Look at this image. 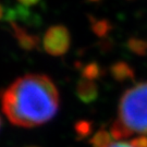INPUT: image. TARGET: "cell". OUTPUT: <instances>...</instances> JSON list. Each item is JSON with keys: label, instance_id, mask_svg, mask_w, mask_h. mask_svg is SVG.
Masks as SVG:
<instances>
[{"label": "cell", "instance_id": "12", "mask_svg": "<svg viewBox=\"0 0 147 147\" xmlns=\"http://www.w3.org/2000/svg\"><path fill=\"white\" fill-rule=\"evenodd\" d=\"M20 2V5H23V7H33V5H36L40 0H18Z\"/></svg>", "mask_w": 147, "mask_h": 147}, {"label": "cell", "instance_id": "14", "mask_svg": "<svg viewBox=\"0 0 147 147\" xmlns=\"http://www.w3.org/2000/svg\"><path fill=\"white\" fill-rule=\"evenodd\" d=\"M0 127H1V118H0Z\"/></svg>", "mask_w": 147, "mask_h": 147}, {"label": "cell", "instance_id": "8", "mask_svg": "<svg viewBox=\"0 0 147 147\" xmlns=\"http://www.w3.org/2000/svg\"><path fill=\"white\" fill-rule=\"evenodd\" d=\"M127 46L133 53L140 56H144L147 53V42L140 38H131L127 42Z\"/></svg>", "mask_w": 147, "mask_h": 147}, {"label": "cell", "instance_id": "1", "mask_svg": "<svg viewBox=\"0 0 147 147\" xmlns=\"http://www.w3.org/2000/svg\"><path fill=\"white\" fill-rule=\"evenodd\" d=\"M2 111L12 124L34 127L57 115L59 92L45 74L31 73L16 79L0 95Z\"/></svg>", "mask_w": 147, "mask_h": 147}, {"label": "cell", "instance_id": "6", "mask_svg": "<svg viewBox=\"0 0 147 147\" xmlns=\"http://www.w3.org/2000/svg\"><path fill=\"white\" fill-rule=\"evenodd\" d=\"M76 94L83 102H92L98 96V87L93 80H81L76 86Z\"/></svg>", "mask_w": 147, "mask_h": 147}, {"label": "cell", "instance_id": "2", "mask_svg": "<svg viewBox=\"0 0 147 147\" xmlns=\"http://www.w3.org/2000/svg\"><path fill=\"white\" fill-rule=\"evenodd\" d=\"M110 134L117 141L147 134V82L136 84L122 95Z\"/></svg>", "mask_w": 147, "mask_h": 147}, {"label": "cell", "instance_id": "10", "mask_svg": "<svg viewBox=\"0 0 147 147\" xmlns=\"http://www.w3.org/2000/svg\"><path fill=\"white\" fill-rule=\"evenodd\" d=\"M134 147H147V136H137L130 141Z\"/></svg>", "mask_w": 147, "mask_h": 147}, {"label": "cell", "instance_id": "7", "mask_svg": "<svg viewBox=\"0 0 147 147\" xmlns=\"http://www.w3.org/2000/svg\"><path fill=\"white\" fill-rule=\"evenodd\" d=\"M112 76L118 81H127L134 79V71L133 69L125 62H118L112 65L111 68Z\"/></svg>", "mask_w": 147, "mask_h": 147}, {"label": "cell", "instance_id": "13", "mask_svg": "<svg viewBox=\"0 0 147 147\" xmlns=\"http://www.w3.org/2000/svg\"><path fill=\"white\" fill-rule=\"evenodd\" d=\"M5 18V12H3V7H2V5L0 3V21L2 20Z\"/></svg>", "mask_w": 147, "mask_h": 147}, {"label": "cell", "instance_id": "11", "mask_svg": "<svg viewBox=\"0 0 147 147\" xmlns=\"http://www.w3.org/2000/svg\"><path fill=\"white\" fill-rule=\"evenodd\" d=\"M89 123L88 122H81L79 123V125L76 126V131L79 132V134L81 136L83 135H87L89 133Z\"/></svg>", "mask_w": 147, "mask_h": 147}, {"label": "cell", "instance_id": "16", "mask_svg": "<svg viewBox=\"0 0 147 147\" xmlns=\"http://www.w3.org/2000/svg\"><path fill=\"white\" fill-rule=\"evenodd\" d=\"M90 1H98V0H90Z\"/></svg>", "mask_w": 147, "mask_h": 147}, {"label": "cell", "instance_id": "9", "mask_svg": "<svg viewBox=\"0 0 147 147\" xmlns=\"http://www.w3.org/2000/svg\"><path fill=\"white\" fill-rule=\"evenodd\" d=\"M100 75V69L98 67V64L96 63H90L88 65H86L83 69V78L84 79L93 80L98 79Z\"/></svg>", "mask_w": 147, "mask_h": 147}, {"label": "cell", "instance_id": "4", "mask_svg": "<svg viewBox=\"0 0 147 147\" xmlns=\"http://www.w3.org/2000/svg\"><path fill=\"white\" fill-rule=\"evenodd\" d=\"M92 147H134L131 142H124V141H117L115 140L110 132L106 130L98 131L90 140Z\"/></svg>", "mask_w": 147, "mask_h": 147}, {"label": "cell", "instance_id": "15", "mask_svg": "<svg viewBox=\"0 0 147 147\" xmlns=\"http://www.w3.org/2000/svg\"><path fill=\"white\" fill-rule=\"evenodd\" d=\"M27 147H39V146H27Z\"/></svg>", "mask_w": 147, "mask_h": 147}, {"label": "cell", "instance_id": "3", "mask_svg": "<svg viewBox=\"0 0 147 147\" xmlns=\"http://www.w3.org/2000/svg\"><path fill=\"white\" fill-rule=\"evenodd\" d=\"M71 46L70 32L63 25H53L48 28L42 37L44 50L51 56H63Z\"/></svg>", "mask_w": 147, "mask_h": 147}, {"label": "cell", "instance_id": "5", "mask_svg": "<svg viewBox=\"0 0 147 147\" xmlns=\"http://www.w3.org/2000/svg\"><path fill=\"white\" fill-rule=\"evenodd\" d=\"M11 26L13 30V34L16 40L19 42V45L25 50H33L38 46V37L35 35H32L24 28L20 26L19 24H16V22L11 23Z\"/></svg>", "mask_w": 147, "mask_h": 147}]
</instances>
